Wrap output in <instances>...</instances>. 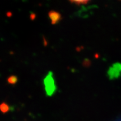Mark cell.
Returning <instances> with one entry per match:
<instances>
[{
  "label": "cell",
  "mask_w": 121,
  "mask_h": 121,
  "mask_svg": "<svg viewBox=\"0 0 121 121\" xmlns=\"http://www.w3.org/2000/svg\"><path fill=\"white\" fill-rule=\"evenodd\" d=\"M43 84L46 95L51 96L53 95L57 90V86L53 76V73L49 71L43 80Z\"/></svg>",
  "instance_id": "1"
},
{
  "label": "cell",
  "mask_w": 121,
  "mask_h": 121,
  "mask_svg": "<svg viewBox=\"0 0 121 121\" xmlns=\"http://www.w3.org/2000/svg\"><path fill=\"white\" fill-rule=\"evenodd\" d=\"M107 76L110 80L118 79L121 77V63L116 62L109 67L107 72Z\"/></svg>",
  "instance_id": "2"
},
{
  "label": "cell",
  "mask_w": 121,
  "mask_h": 121,
  "mask_svg": "<svg viewBox=\"0 0 121 121\" xmlns=\"http://www.w3.org/2000/svg\"><path fill=\"white\" fill-rule=\"evenodd\" d=\"M48 16L51 20V23L53 25H55L60 22L62 19L61 15L60 13L56 11H51L48 13Z\"/></svg>",
  "instance_id": "3"
},
{
  "label": "cell",
  "mask_w": 121,
  "mask_h": 121,
  "mask_svg": "<svg viewBox=\"0 0 121 121\" xmlns=\"http://www.w3.org/2000/svg\"><path fill=\"white\" fill-rule=\"evenodd\" d=\"M17 78L16 76H11L9 78H7V81L11 85H14L17 82Z\"/></svg>",
  "instance_id": "4"
},
{
  "label": "cell",
  "mask_w": 121,
  "mask_h": 121,
  "mask_svg": "<svg viewBox=\"0 0 121 121\" xmlns=\"http://www.w3.org/2000/svg\"><path fill=\"white\" fill-rule=\"evenodd\" d=\"M72 3L76 4H86L90 0H69Z\"/></svg>",
  "instance_id": "5"
},
{
  "label": "cell",
  "mask_w": 121,
  "mask_h": 121,
  "mask_svg": "<svg viewBox=\"0 0 121 121\" xmlns=\"http://www.w3.org/2000/svg\"><path fill=\"white\" fill-rule=\"evenodd\" d=\"M82 65H83V66H84V67H89V66H90V65H91V61H90V60H89V59L85 58V60H84V61H83Z\"/></svg>",
  "instance_id": "6"
},
{
  "label": "cell",
  "mask_w": 121,
  "mask_h": 121,
  "mask_svg": "<svg viewBox=\"0 0 121 121\" xmlns=\"http://www.w3.org/2000/svg\"><path fill=\"white\" fill-rule=\"evenodd\" d=\"M1 109H4L3 110L4 112L6 111V110H8V109H9L8 106H7L6 104H2L1 106Z\"/></svg>",
  "instance_id": "7"
},
{
  "label": "cell",
  "mask_w": 121,
  "mask_h": 121,
  "mask_svg": "<svg viewBox=\"0 0 121 121\" xmlns=\"http://www.w3.org/2000/svg\"><path fill=\"white\" fill-rule=\"evenodd\" d=\"M30 18L31 20H34L36 18V15L34 13H31L30 15Z\"/></svg>",
  "instance_id": "8"
},
{
  "label": "cell",
  "mask_w": 121,
  "mask_h": 121,
  "mask_svg": "<svg viewBox=\"0 0 121 121\" xmlns=\"http://www.w3.org/2000/svg\"><path fill=\"white\" fill-rule=\"evenodd\" d=\"M7 16L9 17H11V16H12V13H11V12H8V13H7Z\"/></svg>",
  "instance_id": "9"
}]
</instances>
